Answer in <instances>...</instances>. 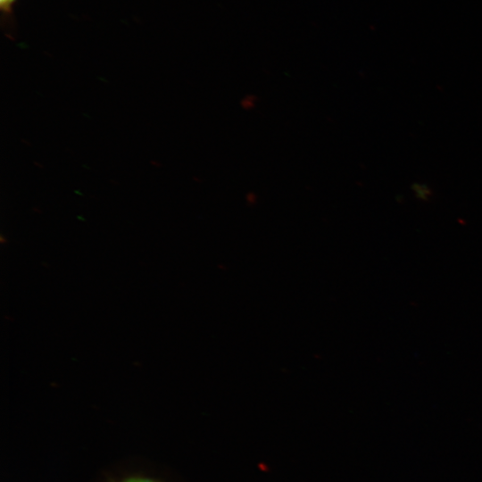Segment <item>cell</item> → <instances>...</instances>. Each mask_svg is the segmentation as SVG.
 Listing matches in <instances>:
<instances>
[{
	"instance_id": "cell-1",
	"label": "cell",
	"mask_w": 482,
	"mask_h": 482,
	"mask_svg": "<svg viewBox=\"0 0 482 482\" xmlns=\"http://www.w3.org/2000/svg\"><path fill=\"white\" fill-rule=\"evenodd\" d=\"M15 1L16 0H0L1 11L4 13L10 12Z\"/></svg>"
},
{
	"instance_id": "cell-2",
	"label": "cell",
	"mask_w": 482,
	"mask_h": 482,
	"mask_svg": "<svg viewBox=\"0 0 482 482\" xmlns=\"http://www.w3.org/2000/svg\"><path fill=\"white\" fill-rule=\"evenodd\" d=\"M123 482H155V481L146 479V478H133L127 479Z\"/></svg>"
}]
</instances>
